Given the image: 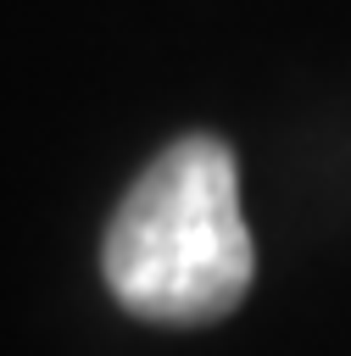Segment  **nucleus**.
<instances>
[{
  "label": "nucleus",
  "mask_w": 351,
  "mask_h": 356,
  "mask_svg": "<svg viewBox=\"0 0 351 356\" xmlns=\"http://www.w3.org/2000/svg\"><path fill=\"white\" fill-rule=\"evenodd\" d=\"M100 267L117 306L145 323L228 317L256 273L234 150L212 134L167 145L111 211Z\"/></svg>",
  "instance_id": "obj_1"
}]
</instances>
